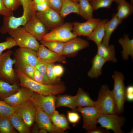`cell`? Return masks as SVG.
<instances>
[{"label":"cell","mask_w":133,"mask_h":133,"mask_svg":"<svg viewBox=\"0 0 133 133\" xmlns=\"http://www.w3.org/2000/svg\"><path fill=\"white\" fill-rule=\"evenodd\" d=\"M13 53L9 49L0 56V79L11 84L17 83L18 78L13 68L16 61L11 57Z\"/></svg>","instance_id":"obj_4"},{"label":"cell","mask_w":133,"mask_h":133,"mask_svg":"<svg viewBox=\"0 0 133 133\" xmlns=\"http://www.w3.org/2000/svg\"><path fill=\"white\" fill-rule=\"evenodd\" d=\"M23 9L22 15L27 18L28 20L35 17L36 12L33 7V0H19Z\"/></svg>","instance_id":"obj_33"},{"label":"cell","mask_w":133,"mask_h":133,"mask_svg":"<svg viewBox=\"0 0 133 133\" xmlns=\"http://www.w3.org/2000/svg\"><path fill=\"white\" fill-rule=\"evenodd\" d=\"M83 118V128L87 132L97 127V120L100 115L94 106L77 107Z\"/></svg>","instance_id":"obj_11"},{"label":"cell","mask_w":133,"mask_h":133,"mask_svg":"<svg viewBox=\"0 0 133 133\" xmlns=\"http://www.w3.org/2000/svg\"><path fill=\"white\" fill-rule=\"evenodd\" d=\"M16 46L17 45L15 41L12 38H7L5 41L0 43V56L4 50H9Z\"/></svg>","instance_id":"obj_38"},{"label":"cell","mask_w":133,"mask_h":133,"mask_svg":"<svg viewBox=\"0 0 133 133\" xmlns=\"http://www.w3.org/2000/svg\"><path fill=\"white\" fill-rule=\"evenodd\" d=\"M15 70L17 74L20 87L27 88L33 92L44 96L55 95L62 93L66 88L62 83L56 84H46L37 82L25 75L17 68Z\"/></svg>","instance_id":"obj_1"},{"label":"cell","mask_w":133,"mask_h":133,"mask_svg":"<svg viewBox=\"0 0 133 133\" xmlns=\"http://www.w3.org/2000/svg\"><path fill=\"white\" fill-rule=\"evenodd\" d=\"M56 97L54 95L44 96L33 92L30 100L36 108L44 111L50 117L55 110Z\"/></svg>","instance_id":"obj_9"},{"label":"cell","mask_w":133,"mask_h":133,"mask_svg":"<svg viewBox=\"0 0 133 133\" xmlns=\"http://www.w3.org/2000/svg\"><path fill=\"white\" fill-rule=\"evenodd\" d=\"M47 64L40 61V62L35 66L43 76L46 84H51L47 76Z\"/></svg>","instance_id":"obj_39"},{"label":"cell","mask_w":133,"mask_h":133,"mask_svg":"<svg viewBox=\"0 0 133 133\" xmlns=\"http://www.w3.org/2000/svg\"><path fill=\"white\" fill-rule=\"evenodd\" d=\"M49 7L46 1L33 4V8L36 12H43L46 10Z\"/></svg>","instance_id":"obj_45"},{"label":"cell","mask_w":133,"mask_h":133,"mask_svg":"<svg viewBox=\"0 0 133 133\" xmlns=\"http://www.w3.org/2000/svg\"><path fill=\"white\" fill-rule=\"evenodd\" d=\"M4 2L6 7L12 12L16 10L21 5L19 0H5Z\"/></svg>","instance_id":"obj_41"},{"label":"cell","mask_w":133,"mask_h":133,"mask_svg":"<svg viewBox=\"0 0 133 133\" xmlns=\"http://www.w3.org/2000/svg\"><path fill=\"white\" fill-rule=\"evenodd\" d=\"M46 1V0H33V4Z\"/></svg>","instance_id":"obj_54"},{"label":"cell","mask_w":133,"mask_h":133,"mask_svg":"<svg viewBox=\"0 0 133 133\" xmlns=\"http://www.w3.org/2000/svg\"><path fill=\"white\" fill-rule=\"evenodd\" d=\"M62 1V6L59 14L64 18L70 14L74 13L79 15V2L69 0Z\"/></svg>","instance_id":"obj_27"},{"label":"cell","mask_w":133,"mask_h":133,"mask_svg":"<svg viewBox=\"0 0 133 133\" xmlns=\"http://www.w3.org/2000/svg\"><path fill=\"white\" fill-rule=\"evenodd\" d=\"M60 117V114L59 112L55 110L50 117L53 124L55 126L59 128Z\"/></svg>","instance_id":"obj_47"},{"label":"cell","mask_w":133,"mask_h":133,"mask_svg":"<svg viewBox=\"0 0 133 133\" xmlns=\"http://www.w3.org/2000/svg\"><path fill=\"white\" fill-rule=\"evenodd\" d=\"M89 42L77 37L64 43L63 55H67L77 53L89 47Z\"/></svg>","instance_id":"obj_19"},{"label":"cell","mask_w":133,"mask_h":133,"mask_svg":"<svg viewBox=\"0 0 133 133\" xmlns=\"http://www.w3.org/2000/svg\"><path fill=\"white\" fill-rule=\"evenodd\" d=\"M117 7V12L116 13L118 18L123 21L130 16L133 13V7L132 4L124 0L119 1Z\"/></svg>","instance_id":"obj_29"},{"label":"cell","mask_w":133,"mask_h":133,"mask_svg":"<svg viewBox=\"0 0 133 133\" xmlns=\"http://www.w3.org/2000/svg\"><path fill=\"white\" fill-rule=\"evenodd\" d=\"M40 42L48 49L58 54L63 55L65 42L55 41L41 40Z\"/></svg>","instance_id":"obj_32"},{"label":"cell","mask_w":133,"mask_h":133,"mask_svg":"<svg viewBox=\"0 0 133 133\" xmlns=\"http://www.w3.org/2000/svg\"><path fill=\"white\" fill-rule=\"evenodd\" d=\"M122 21L118 18L116 13L114 14L111 19L106 24L102 44L106 46H109V40L112 33Z\"/></svg>","instance_id":"obj_20"},{"label":"cell","mask_w":133,"mask_h":133,"mask_svg":"<svg viewBox=\"0 0 133 133\" xmlns=\"http://www.w3.org/2000/svg\"><path fill=\"white\" fill-rule=\"evenodd\" d=\"M114 86L112 90L116 106V113L119 115L124 111V105L126 100V88L124 84V78L121 72L115 71L112 75Z\"/></svg>","instance_id":"obj_3"},{"label":"cell","mask_w":133,"mask_h":133,"mask_svg":"<svg viewBox=\"0 0 133 133\" xmlns=\"http://www.w3.org/2000/svg\"><path fill=\"white\" fill-rule=\"evenodd\" d=\"M107 61L96 54L92 59V66L87 73V75L92 78H97L102 74V67Z\"/></svg>","instance_id":"obj_23"},{"label":"cell","mask_w":133,"mask_h":133,"mask_svg":"<svg viewBox=\"0 0 133 133\" xmlns=\"http://www.w3.org/2000/svg\"><path fill=\"white\" fill-rule=\"evenodd\" d=\"M64 0H61V1H62ZM70 0L71 1H72L74 2H79V0Z\"/></svg>","instance_id":"obj_56"},{"label":"cell","mask_w":133,"mask_h":133,"mask_svg":"<svg viewBox=\"0 0 133 133\" xmlns=\"http://www.w3.org/2000/svg\"><path fill=\"white\" fill-rule=\"evenodd\" d=\"M33 80L39 83L45 84L43 76L36 68L34 75Z\"/></svg>","instance_id":"obj_49"},{"label":"cell","mask_w":133,"mask_h":133,"mask_svg":"<svg viewBox=\"0 0 133 133\" xmlns=\"http://www.w3.org/2000/svg\"><path fill=\"white\" fill-rule=\"evenodd\" d=\"M0 15L3 17L9 16L13 15V12L6 7L2 0H0Z\"/></svg>","instance_id":"obj_46"},{"label":"cell","mask_w":133,"mask_h":133,"mask_svg":"<svg viewBox=\"0 0 133 133\" xmlns=\"http://www.w3.org/2000/svg\"><path fill=\"white\" fill-rule=\"evenodd\" d=\"M23 26L29 33L40 41L48 32L43 24L36 16L29 19Z\"/></svg>","instance_id":"obj_13"},{"label":"cell","mask_w":133,"mask_h":133,"mask_svg":"<svg viewBox=\"0 0 133 133\" xmlns=\"http://www.w3.org/2000/svg\"><path fill=\"white\" fill-rule=\"evenodd\" d=\"M47 131L43 129H40L39 130L38 133H47Z\"/></svg>","instance_id":"obj_55"},{"label":"cell","mask_w":133,"mask_h":133,"mask_svg":"<svg viewBox=\"0 0 133 133\" xmlns=\"http://www.w3.org/2000/svg\"><path fill=\"white\" fill-rule=\"evenodd\" d=\"M87 133H109V132L102 128L96 127L93 129L87 132Z\"/></svg>","instance_id":"obj_50"},{"label":"cell","mask_w":133,"mask_h":133,"mask_svg":"<svg viewBox=\"0 0 133 133\" xmlns=\"http://www.w3.org/2000/svg\"><path fill=\"white\" fill-rule=\"evenodd\" d=\"M94 107L100 115L116 113L115 101L112 90L108 85H103L100 87Z\"/></svg>","instance_id":"obj_2"},{"label":"cell","mask_w":133,"mask_h":133,"mask_svg":"<svg viewBox=\"0 0 133 133\" xmlns=\"http://www.w3.org/2000/svg\"><path fill=\"white\" fill-rule=\"evenodd\" d=\"M67 117L69 121L71 123L74 124L78 122L80 118L79 114L75 111H68Z\"/></svg>","instance_id":"obj_43"},{"label":"cell","mask_w":133,"mask_h":133,"mask_svg":"<svg viewBox=\"0 0 133 133\" xmlns=\"http://www.w3.org/2000/svg\"><path fill=\"white\" fill-rule=\"evenodd\" d=\"M16 107V112L19 115L28 126H31L35 121L37 108L34 104L29 100Z\"/></svg>","instance_id":"obj_12"},{"label":"cell","mask_w":133,"mask_h":133,"mask_svg":"<svg viewBox=\"0 0 133 133\" xmlns=\"http://www.w3.org/2000/svg\"><path fill=\"white\" fill-rule=\"evenodd\" d=\"M72 29V23H64L50 31L43 37L42 40L66 42L77 37L73 33Z\"/></svg>","instance_id":"obj_6"},{"label":"cell","mask_w":133,"mask_h":133,"mask_svg":"<svg viewBox=\"0 0 133 133\" xmlns=\"http://www.w3.org/2000/svg\"><path fill=\"white\" fill-rule=\"evenodd\" d=\"M15 66V68L20 70L28 77L33 80L34 75L36 69L35 66L28 64H22Z\"/></svg>","instance_id":"obj_37"},{"label":"cell","mask_w":133,"mask_h":133,"mask_svg":"<svg viewBox=\"0 0 133 133\" xmlns=\"http://www.w3.org/2000/svg\"><path fill=\"white\" fill-rule=\"evenodd\" d=\"M17 83L10 84L0 79V100L15 93L19 89Z\"/></svg>","instance_id":"obj_28"},{"label":"cell","mask_w":133,"mask_h":133,"mask_svg":"<svg viewBox=\"0 0 133 133\" xmlns=\"http://www.w3.org/2000/svg\"><path fill=\"white\" fill-rule=\"evenodd\" d=\"M53 70L55 76L58 78L63 74L64 69L63 67L60 65H54L53 67Z\"/></svg>","instance_id":"obj_48"},{"label":"cell","mask_w":133,"mask_h":133,"mask_svg":"<svg viewBox=\"0 0 133 133\" xmlns=\"http://www.w3.org/2000/svg\"><path fill=\"white\" fill-rule=\"evenodd\" d=\"M16 107L8 104L3 100H0V117H10L16 112Z\"/></svg>","instance_id":"obj_35"},{"label":"cell","mask_w":133,"mask_h":133,"mask_svg":"<svg viewBox=\"0 0 133 133\" xmlns=\"http://www.w3.org/2000/svg\"><path fill=\"white\" fill-rule=\"evenodd\" d=\"M79 15L86 20L93 18L94 11L89 0H79Z\"/></svg>","instance_id":"obj_31"},{"label":"cell","mask_w":133,"mask_h":133,"mask_svg":"<svg viewBox=\"0 0 133 133\" xmlns=\"http://www.w3.org/2000/svg\"><path fill=\"white\" fill-rule=\"evenodd\" d=\"M0 131L1 133H16L10 117H0Z\"/></svg>","instance_id":"obj_34"},{"label":"cell","mask_w":133,"mask_h":133,"mask_svg":"<svg viewBox=\"0 0 133 133\" xmlns=\"http://www.w3.org/2000/svg\"><path fill=\"white\" fill-rule=\"evenodd\" d=\"M97 51L96 54L101 57L107 62L110 61L116 63L117 59L116 57V50L113 45L106 46L101 43L97 46Z\"/></svg>","instance_id":"obj_22"},{"label":"cell","mask_w":133,"mask_h":133,"mask_svg":"<svg viewBox=\"0 0 133 133\" xmlns=\"http://www.w3.org/2000/svg\"><path fill=\"white\" fill-rule=\"evenodd\" d=\"M61 107H67L73 111H77L74 96L67 94L58 96L56 97L55 107L57 108Z\"/></svg>","instance_id":"obj_26"},{"label":"cell","mask_w":133,"mask_h":133,"mask_svg":"<svg viewBox=\"0 0 133 133\" xmlns=\"http://www.w3.org/2000/svg\"><path fill=\"white\" fill-rule=\"evenodd\" d=\"M36 124L33 128L31 131L32 133H38L39 129L37 123Z\"/></svg>","instance_id":"obj_53"},{"label":"cell","mask_w":133,"mask_h":133,"mask_svg":"<svg viewBox=\"0 0 133 133\" xmlns=\"http://www.w3.org/2000/svg\"><path fill=\"white\" fill-rule=\"evenodd\" d=\"M77 107L94 106L95 101L90 97L89 93L79 88L77 94L74 96Z\"/></svg>","instance_id":"obj_24"},{"label":"cell","mask_w":133,"mask_h":133,"mask_svg":"<svg viewBox=\"0 0 133 133\" xmlns=\"http://www.w3.org/2000/svg\"><path fill=\"white\" fill-rule=\"evenodd\" d=\"M94 11L100 8H109L113 2L116 0H89Z\"/></svg>","instance_id":"obj_36"},{"label":"cell","mask_w":133,"mask_h":133,"mask_svg":"<svg viewBox=\"0 0 133 133\" xmlns=\"http://www.w3.org/2000/svg\"><path fill=\"white\" fill-rule=\"evenodd\" d=\"M126 93H133V85H129L126 88Z\"/></svg>","instance_id":"obj_52"},{"label":"cell","mask_w":133,"mask_h":133,"mask_svg":"<svg viewBox=\"0 0 133 133\" xmlns=\"http://www.w3.org/2000/svg\"><path fill=\"white\" fill-rule=\"evenodd\" d=\"M0 133H1L0 131Z\"/></svg>","instance_id":"obj_59"},{"label":"cell","mask_w":133,"mask_h":133,"mask_svg":"<svg viewBox=\"0 0 133 133\" xmlns=\"http://www.w3.org/2000/svg\"><path fill=\"white\" fill-rule=\"evenodd\" d=\"M36 53L39 60L46 64L55 62L65 63L66 62V58L63 55L52 51L42 44L40 45Z\"/></svg>","instance_id":"obj_17"},{"label":"cell","mask_w":133,"mask_h":133,"mask_svg":"<svg viewBox=\"0 0 133 133\" xmlns=\"http://www.w3.org/2000/svg\"><path fill=\"white\" fill-rule=\"evenodd\" d=\"M126 100L129 102L133 101V93H126Z\"/></svg>","instance_id":"obj_51"},{"label":"cell","mask_w":133,"mask_h":133,"mask_svg":"<svg viewBox=\"0 0 133 133\" xmlns=\"http://www.w3.org/2000/svg\"><path fill=\"white\" fill-rule=\"evenodd\" d=\"M118 42L122 48L121 53L123 59L128 60L129 56L133 58V39H130L128 34H125L118 39Z\"/></svg>","instance_id":"obj_25"},{"label":"cell","mask_w":133,"mask_h":133,"mask_svg":"<svg viewBox=\"0 0 133 133\" xmlns=\"http://www.w3.org/2000/svg\"><path fill=\"white\" fill-rule=\"evenodd\" d=\"M108 20L107 19L101 20L91 34L87 37V39L94 42L97 46L102 43L105 34V26Z\"/></svg>","instance_id":"obj_21"},{"label":"cell","mask_w":133,"mask_h":133,"mask_svg":"<svg viewBox=\"0 0 133 133\" xmlns=\"http://www.w3.org/2000/svg\"><path fill=\"white\" fill-rule=\"evenodd\" d=\"M54 63L47 64V73L48 78L51 84L54 83L57 81V78L55 76L53 70Z\"/></svg>","instance_id":"obj_40"},{"label":"cell","mask_w":133,"mask_h":133,"mask_svg":"<svg viewBox=\"0 0 133 133\" xmlns=\"http://www.w3.org/2000/svg\"><path fill=\"white\" fill-rule=\"evenodd\" d=\"M101 20L99 18H93L83 22H73L72 23V32L77 36H88Z\"/></svg>","instance_id":"obj_14"},{"label":"cell","mask_w":133,"mask_h":133,"mask_svg":"<svg viewBox=\"0 0 133 133\" xmlns=\"http://www.w3.org/2000/svg\"><path fill=\"white\" fill-rule=\"evenodd\" d=\"M28 21L25 16L22 15L18 17H16L13 15L9 16H4L3 24L0 29V32L4 34L18 27L23 26Z\"/></svg>","instance_id":"obj_18"},{"label":"cell","mask_w":133,"mask_h":133,"mask_svg":"<svg viewBox=\"0 0 133 133\" xmlns=\"http://www.w3.org/2000/svg\"><path fill=\"white\" fill-rule=\"evenodd\" d=\"M118 115L116 114L100 115L97 119V123L107 130H111L115 133H123L121 128L125 118Z\"/></svg>","instance_id":"obj_7"},{"label":"cell","mask_w":133,"mask_h":133,"mask_svg":"<svg viewBox=\"0 0 133 133\" xmlns=\"http://www.w3.org/2000/svg\"><path fill=\"white\" fill-rule=\"evenodd\" d=\"M59 128L64 132L69 128L66 118L65 116L63 114H60L59 121Z\"/></svg>","instance_id":"obj_44"},{"label":"cell","mask_w":133,"mask_h":133,"mask_svg":"<svg viewBox=\"0 0 133 133\" xmlns=\"http://www.w3.org/2000/svg\"><path fill=\"white\" fill-rule=\"evenodd\" d=\"M35 121L39 129H44L50 133H64V132L55 126L49 115L42 110L37 108Z\"/></svg>","instance_id":"obj_16"},{"label":"cell","mask_w":133,"mask_h":133,"mask_svg":"<svg viewBox=\"0 0 133 133\" xmlns=\"http://www.w3.org/2000/svg\"><path fill=\"white\" fill-rule=\"evenodd\" d=\"M124 0H116V3H117L119 1Z\"/></svg>","instance_id":"obj_57"},{"label":"cell","mask_w":133,"mask_h":133,"mask_svg":"<svg viewBox=\"0 0 133 133\" xmlns=\"http://www.w3.org/2000/svg\"><path fill=\"white\" fill-rule=\"evenodd\" d=\"M10 118L13 127L19 133H30L29 127L26 125L17 112L14 113L10 117Z\"/></svg>","instance_id":"obj_30"},{"label":"cell","mask_w":133,"mask_h":133,"mask_svg":"<svg viewBox=\"0 0 133 133\" xmlns=\"http://www.w3.org/2000/svg\"></svg>","instance_id":"obj_60"},{"label":"cell","mask_w":133,"mask_h":133,"mask_svg":"<svg viewBox=\"0 0 133 133\" xmlns=\"http://www.w3.org/2000/svg\"><path fill=\"white\" fill-rule=\"evenodd\" d=\"M2 0L4 1H4H5V0Z\"/></svg>","instance_id":"obj_58"},{"label":"cell","mask_w":133,"mask_h":133,"mask_svg":"<svg viewBox=\"0 0 133 133\" xmlns=\"http://www.w3.org/2000/svg\"><path fill=\"white\" fill-rule=\"evenodd\" d=\"M35 16L48 31H51L64 23L63 18L59 13L50 7L43 12H36Z\"/></svg>","instance_id":"obj_8"},{"label":"cell","mask_w":133,"mask_h":133,"mask_svg":"<svg viewBox=\"0 0 133 133\" xmlns=\"http://www.w3.org/2000/svg\"><path fill=\"white\" fill-rule=\"evenodd\" d=\"M49 6L59 13L62 6L61 0H46Z\"/></svg>","instance_id":"obj_42"},{"label":"cell","mask_w":133,"mask_h":133,"mask_svg":"<svg viewBox=\"0 0 133 133\" xmlns=\"http://www.w3.org/2000/svg\"><path fill=\"white\" fill-rule=\"evenodd\" d=\"M33 92L27 88L21 87L17 92L5 98L3 100L11 106L16 107L30 100Z\"/></svg>","instance_id":"obj_15"},{"label":"cell","mask_w":133,"mask_h":133,"mask_svg":"<svg viewBox=\"0 0 133 133\" xmlns=\"http://www.w3.org/2000/svg\"><path fill=\"white\" fill-rule=\"evenodd\" d=\"M15 41L17 46L21 48H27L36 51L40 44L37 40L25 29L20 27L8 33Z\"/></svg>","instance_id":"obj_5"},{"label":"cell","mask_w":133,"mask_h":133,"mask_svg":"<svg viewBox=\"0 0 133 133\" xmlns=\"http://www.w3.org/2000/svg\"><path fill=\"white\" fill-rule=\"evenodd\" d=\"M36 51L27 48H19L14 53L15 66L22 64H28L34 66L40 62Z\"/></svg>","instance_id":"obj_10"}]
</instances>
